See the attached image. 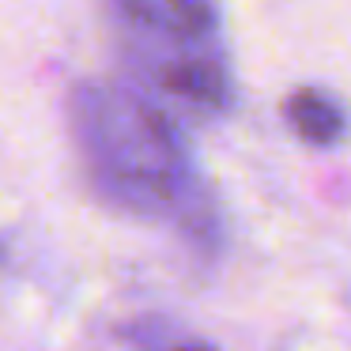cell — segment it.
Listing matches in <instances>:
<instances>
[{
  "label": "cell",
  "mask_w": 351,
  "mask_h": 351,
  "mask_svg": "<svg viewBox=\"0 0 351 351\" xmlns=\"http://www.w3.org/2000/svg\"><path fill=\"white\" fill-rule=\"evenodd\" d=\"M69 132L95 193L136 219L174 223L189 242H219L212 197L170 114L121 80H80L69 91Z\"/></svg>",
  "instance_id": "cell-1"
},
{
  "label": "cell",
  "mask_w": 351,
  "mask_h": 351,
  "mask_svg": "<svg viewBox=\"0 0 351 351\" xmlns=\"http://www.w3.org/2000/svg\"><path fill=\"white\" fill-rule=\"evenodd\" d=\"M110 23L140 91L189 117L234 106L215 0H110Z\"/></svg>",
  "instance_id": "cell-2"
},
{
  "label": "cell",
  "mask_w": 351,
  "mask_h": 351,
  "mask_svg": "<svg viewBox=\"0 0 351 351\" xmlns=\"http://www.w3.org/2000/svg\"><path fill=\"white\" fill-rule=\"evenodd\" d=\"M283 114H287L291 129L313 147H328L348 132V114H343V106L332 99V95L317 91V87L295 91L287 99V106H283Z\"/></svg>",
  "instance_id": "cell-3"
},
{
  "label": "cell",
  "mask_w": 351,
  "mask_h": 351,
  "mask_svg": "<svg viewBox=\"0 0 351 351\" xmlns=\"http://www.w3.org/2000/svg\"><path fill=\"white\" fill-rule=\"evenodd\" d=\"M125 336H129V343L136 351H215L208 340L189 336V332H182V328H170V325H162V321H140V325H132Z\"/></svg>",
  "instance_id": "cell-4"
}]
</instances>
